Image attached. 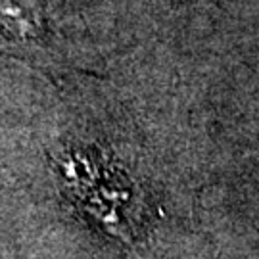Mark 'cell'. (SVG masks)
Returning a JSON list of instances; mask_svg holds the SVG:
<instances>
[{"label": "cell", "instance_id": "6da1fadb", "mask_svg": "<svg viewBox=\"0 0 259 259\" xmlns=\"http://www.w3.org/2000/svg\"><path fill=\"white\" fill-rule=\"evenodd\" d=\"M0 27L19 38L35 37L40 16L33 0H0Z\"/></svg>", "mask_w": 259, "mask_h": 259}]
</instances>
